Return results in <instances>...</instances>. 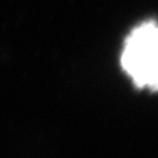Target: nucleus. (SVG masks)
Here are the masks:
<instances>
[{
  "instance_id": "f257e3e1",
  "label": "nucleus",
  "mask_w": 158,
  "mask_h": 158,
  "mask_svg": "<svg viewBox=\"0 0 158 158\" xmlns=\"http://www.w3.org/2000/svg\"><path fill=\"white\" fill-rule=\"evenodd\" d=\"M157 25L145 21L129 33L121 54V66L137 87L157 90Z\"/></svg>"
}]
</instances>
